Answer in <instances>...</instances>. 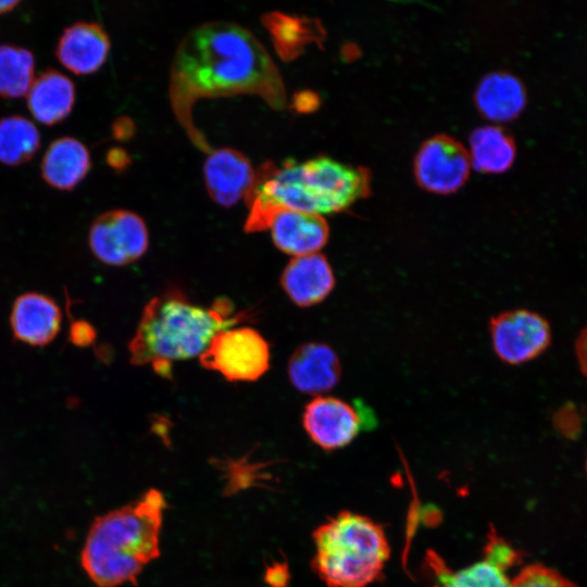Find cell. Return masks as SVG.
Returning a JSON list of instances; mask_svg holds the SVG:
<instances>
[{
	"instance_id": "obj_8",
	"label": "cell",
	"mask_w": 587,
	"mask_h": 587,
	"mask_svg": "<svg viewBox=\"0 0 587 587\" xmlns=\"http://www.w3.org/2000/svg\"><path fill=\"white\" fill-rule=\"evenodd\" d=\"M88 243L99 261L122 266L145 254L149 234L141 216L129 210L116 209L102 213L92 222Z\"/></svg>"
},
{
	"instance_id": "obj_11",
	"label": "cell",
	"mask_w": 587,
	"mask_h": 587,
	"mask_svg": "<svg viewBox=\"0 0 587 587\" xmlns=\"http://www.w3.org/2000/svg\"><path fill=\"white\" fill-rule=\"evenodd\" d=\"M255 171L241 151L222 147L212 149L203 163L209 196L222 207H232L250 190Z\"/></svg>"
},
{
	"instance_id": "obj_23",
	"label": "cell",
	"mask_w": 587,
	"mask_h": 587,
	"mask_svg": "<svg viewBox=\"0 0 587 587\" xmlns=\"http://www.w3.org/2000/svg\"><path fill=\"white\" fill-rule=\"evenodd\" d=\"M35 79V58L30 50L11 45H0V97L26 96Z\"/></svg>"
},
{
	"instance_id": "obj_10",
	"label": "cell",
	"mask_w": 587,
	"mask_h": 587,
	"mask_svg": "<svg viewBox=\"0 0 587 587\" xmlns=\"http://www.w3.org/2000/svg\"><path fill=\"white\" fill-rule=\"evenodd\" d=\"M471 160L466 149L454 138L436 135L423 142L414 160L417 184L434 193H452L466 182Z\"/></svg>"
},
{
	"instance_id": "obj_34",
	"label": "cell",
	"mask_w": 587,
	"mask_h": 587,
	"mask_svg": "<svg viewBox=\"0 0 587 587\" xmlns=\"http://www.w3.org/2000/svg\"><path fill=\"white\" fill-rule=\"evenodd\" d=\"M586 473H587V459H586Z\"/></svg>"
},
{
	"instance_id": "obj_17",
	"label": "cell",
	"mask_w": 587,
	"mask_h": 587,
	"mask_svg": "<svg viewBox=\"0 0 587 587\" xmlns=\"http://www.w3.org/2000/svg\"><path fill=\"white\" fill-rule=\"evenodd\" d=\"M75 96V85L68 76L47 68L35 76L26 93L27 108L36 121L54 125L71 113Z\"/></svg>"
},
{
	"instance_id": "obj_21",
	"label": "cell",
	"mask_w": 587,
	"mask_h": 587,
	"mask_svg": "<svg viewBox=\"0 0 587 587\" xmlns=\"http://www.w3.org/2000/svg\"><path fill=\"white\" fill-rule=\"evenodd\" d=\"M471 165L483 173L498 174L508 171L516 155L513 138L501 127L482 126L470 136Z\"/></svg>"
},
{
	"instance_id": "obj_2",
	"label": "cell",
	"mask_w": 587,
	"mask_h": 587,
	"mask_svg": "<svg viewBox=\"0 0 587 587\" xmlns=\"http://www.w3.org/2000/svg\"><path fill=\"white\" fill-rule=\"evenodd\" d=\"M371 191V175L361 166L320 155L304 162L271 160L255 171L253 184L245 197L249 213L243 228L248 233L270 228L284 209L314 214L338 213Z\"/></svg>"
},
{
	"instance_id": "obj_9",
	"label": "cell",
	"mask_w": 587,
	"mask_h": 587,
	"mask_svg": "<svg viewBox=\"0 0 587 587\" xmlns=\"http://www.w3.org/2000/svg\"><path fill=\"white\" fill-rule=\"evenodd\" d=\"M489 334L496 355L511 365L523 364L539 357L551 341L548 321L526 309L495 315L489 322Z\"/></svg>"
},
{
	"instance_id": "obj_19",
	"label": "cell",
	"mask_w": 587,
	"mask_h": 587,
	"mask_svg": "<svg viewBox=\"0 0 587 587\" xmlns=\"http://www.w3.org/2000/svg\"><path fill=\"white\" fill-rule=\"evenodd\" d=\"M477 110L494 122H509L517 117L526 104L522 82L508 72H492L479 82L475 95Z\"/></svg>"
},
{
	"instance_id": "obj_18",
	"label": "cell",
	"mask_w": 587,
	"mask_h": 587,
	"mask_svg": "<svg viewBox=\"0 0 587 587\" xmlns=\"http://www.w3.org/2000/svg\"><path fill=\"white\" fill-rule=\"evenodd\" d=\"M91 158L78 139L60 137L50 142L41 160L43 180L58 190H72L88 174Z\"/></svg>"
},
{
	"instance_id": "obj_30",
	"label": "cell",
	"mask_w": 587,
	"mask_h": 587,
	"mask_svg": "<svg viewBox=\"0 0 587 587\" xmlns=\"http://www.w3.org/2000/svg\"><path fill=\"white\" fill-rule=\"evenodd\" d=\"M135 127L133 121L127 116L117 117L112 124L113 137L118 140H125L134 134Z\"/></svg>"
},
{
	"instance_id": "obj_29",
	"label": "cell",
	"mask_w": 587,
	"mask_h": 587,
	"mask_svg": "<svg viewBox=\"0 0 587 587\" xmlns=\"http://www.w3.org/2000/svg\"><path fill=\"white\" fill-rule=\"evenodd\" d=\"M105 160L107 163L115 171H123L130 163L128 153L120 147H114L108 150Z\"/></svg>"
},
{
	"instance_id": "obj_1",
	"label": "cell",
	"mask_w": 587,
	"mask_h": 587,
	"mask_svg": "<svg viewBox=\"0 0 587 587\" xmlns=\"http://www.w3.org/2000/svg\"><path fill=\"white\" fill-rule=\"evenodd\" d=\"M240 93L257 95L275 110L286 107L285 85L266 48L248 28L230 21L191 28L174 54L170 100L176 118L201 151L212 148L193 123L196 101Z\"/></svg>"
},
{
	"instance_id": "obj_33",
	"label": "cell",
	"mask_w": 587,
	"mask_h": 587,
	"mask_svg": "<svg viewBox=\"0 0 587 587\" xmlns=\"http://www.w3.org/2000/svg\"><path fill=\"white\" fill-rule=\"evenodd\" d=\"M18 4V0H0V15L14 10Z\"/></svg>"
},
{
	"instance_id": "obj_27",
	"label": "cell",
	"mask_w": 587,
	"mask_h": 587,
	"mask_svg": "<svg viewBox=\"0 0 587 587\" xmlns=\"http://www.w3.org/2000/svg\"><path fill=\"white\" fill-rule=\"evenodd\" d=\"M95 330L91 325L85 321L73 322L70 328L71 341L79 347L88 346L95 339Z\"/></svg>"
},
{
	"instance_id": "obj_26",
	"label": "cell",
	"mask_w": 587,
	"mask_h": 587,
	"mask_svg": "<svg viewBox=\"0 0 587 587\" xmlns=\"http://www.w3.org/2000/svg\"><path fill=\"white\" fill-rule=\"evenodd\" d=\"M485 558L508 571L520 562L521 554L503 538L492 534L485 548Z\"/></svg>"
},
{
	"instance_id": "obj_4",
	"label": "cell",
	"mask_w": 587,
	"mask_h": 587,
	"mask_svg": "<svg viewBox=\"0 0 587 587\" xmlns=\"http://www.w3.org/2000/svg\"><path fill=\"white\" fill-rule=\"evenodd\" d=\"M243 315L225 298L203 307L175 291L154 297L129 341L130 362L150 365L167 377L173 362L200 357L216 334L238 324Z\"/></svg>"
},
{
	"instance_id": "obj_15",
	"label": "cell",
	"mask_w": 587,
	"mask_h": 587,
	"mask_svg": "<svg viewBox=\"0 0 587 587\" xmlns=\"http://www.w3.org/2000/svg\"><path fill=\"white\" fill-rule=\"evenodd\" d=\"M280 285L297 305L308 308L325 300L335 287V275L321 253L296 257L284 268Z\"/></svg>"
},
{
	"instance_id": "obj_22",
	"label": "cell",
	"mask_w": 587,
	"mask_h": 587,
	"mask_svg": "<svg viewBox=\"0 0 587 587\" xmlns=\"http://www.w3.org/2000/svg\"><path fill=\"white\" fill-rule=\"evenodd\" d=\"M40 147L36 125L22 115L0 118V162L16 166L29 161Z\"/></svg>"
},
{
	"instance_id": "obj_20",
	"label": "cell",
	"mask_w": 587,
	"mask_h": 587,
	"mask_svg": "<svg viewBox=\"0 0 587 587\" xmlns=\"http://www.w3.org/2000/svg\"><path fill=\"white\" fill-rule=\"evenodd\" d=\"M273 45L284 60H292L304 51L308 45L321 43L325 32L316 18L271 11L262 16Z\"/></svg>"
},
{
	"instance_id": "obj_6",
	"label": "cell",
	"mask_w": 587,
	"mask_h": 587,
	"mask_svg": "<svg viewBox=\"0 0 587 587\" xmlns=\"http://www.w3.org/2000/svg\"><path fill=\"white\" fill-rule=\"evenodd\" d=\"M270 346L255 329L226 328L216 334L200 355L202 366L229 382H253L270 366Z\"/></svg>"
},
{
	"instance_id": "obj_14",
	"label": "cell",
	"mask_w": 587,
	"mask_h": 587,
	"mask_svg": "<svg viewBox=\"0 0 587 587\" xmlns=\"http://www.w3.org/2000/svg\"><path fill=\"white\" fill-rule=\"evenodd\" d=\"M10 326L17 340L42 347L58 335L61 310L50 297L39 292H26L18 296L12 305Z\"/></svg>"
},
{
	"instance_id": "obj_12",
	"label": "cell",
	"mask_w": 587,
	"mask_h": 587,
	"mask_svg": "<svg viewBox=\"0 0 587 587\" xmlns=\"http://www.w3.org/2000/svg\"><path fill=\"white\" fill-rule=\"evenodd\" d=\"M110 48L109 35L100 24L80 21L64 28L57 42L55 55L68 71L86 75L104 64Z\"/></svg>"
},
{
	"instance_id": "obj_31",
	"label": "cell",
	"mask_w": 587,
	"mask_h": 587,
	"mask_svg": "<svg viewBox=\"0 0 587 587\" xmlns=\"http://www.w3.org/2000/svg\"><path fill=\"white\" fill-rule=\"evenodd\" d=\"M575 353L582 373L587 379V327H585L576 338Z\"/></svg>"
},
{
	"instance_id": "obj_28",
	"label": "cell",
	"mask_w": 587,
	"mask_h": 587,
	"mask_svg": "<svg viewBox=\"0 0 587 587\" xmlns=\"http://www.w3.org/2000/svg\"><path fill=\"white\" fill-rule=\"evenodd\" d=\"M291 104L299 112H312L319 107L320 98L311 90H301L294 95Z\"/></svg>"
},
{
	"instance_id": "obj_7",
	"label": "cell",
	"mask_w": 587,
	"mask_h": 587,
	"mask_svg": "<svg viewBox=\"0 0 587 587\" xmlns=\"http://www.w3.org/2000/svg\"><path fill=\"white\" fill-rule=\"evenodd\" d=\"M302 422L310 439L333 451L351 444L375 424V416L361 401L350 403L333 396H319L304 408Z\"/></svg>"
},
{
	"instance_id": "obj_32",
	"label": "cell",
	"mask_w": 587,
	"mask_h": 587,
	"mask_svg": "<svg viewBox=\"0 0 587 587\" xmlns=\"http://www.w3.org/2000/svg\"><path fill=\"white\" fill-rule=\"evenodd\" d=\"M267 582L272 586L275 587H284L287 582L288 572L287 569L283 565L268 567L267 573Z\"/></svg>"
},
{
	"instance_id": "obj_25",
	"label": "cell",
	"mask_w": 587,
	"mask_h": 587,
	"mask_svg": "<svg viewBox=\"0 0 587 587\" xmlns=\"http://www.w3.org/2000/svg\"><path fill=\"white\" fill-rule=\"evenodd\" d=\"M510 587H577L575 583L554 569L544 564H530L511 580Z\"/></svg>"
},
{
	"instance_id": "obj_3",
	"label": "cell",
	"mask_w": 587,
	"mask_h": 587,
	"mask_svg": "<svg viewBox=\"0 0 587 587\" xmlns=\"http://www.w3.org/2000/svg\"><path fill=\"white\" fill-rule=\"evenodd\" d=\"M165 508L164 495L151 488L134 502L95 519L80 563L97 587L137 584L145 566L160 555Z\"/></svg>"
},
{
	"instance_id": "obj_16",
	"label": "cell",
	"mask_w": 587,
	"mask_h": 587,
	"mask_svg": "<svg viewBox=\"0 0 587 587\" xmlns=\"http://www.w3.org/2000/svg\"><path fill=\"white\" fill-rule=\"evenodd\" d=\"M270 228L274 245L294 258L319 253L329 236L328 224L322 215L298 210H280Z\"/></svg>"
},
{
	"instance_id": "obj_13",
	"label": "cell",
	"mask_w": 587,
	"mask_h": 587,
	"mask_svg": "<svg viewBox=\"0 0 587 587\" xmlns=\"http://www.w3.org/2000/svg\"><path fill=\"white\" fill-rule=\"evenodd\" d=\"M287 371L297 390L316 397L333 389L341 377V364L335 350L315 341L303 344L292 352Z\"/></svg>"
},
{
	"instance_id": "obj_24",
	"label": "cell",
	"mask_w": 587,
	"mask_h": 587,
	"mask_svg": "<svg viewBox=\"0 0 587 587\" xmlns=\"http://www.w3.org/2000/svg\"><path fill=\"white\" fill-rule=\"evenodd\" d=\"M433 587H510L508 571L484 558L472 565L451 572L442 566Z\"/></svg>"
},
{
	"instance_id": "obj_5",
	"label": "cell",
	"mask_w": 587,
	"mask_h": 587,
	"mask_svg": "<svg viewBox=\"0 0 587 587\" xmlns=\"http://www.w3.org/2000/svg\"><path fill=\"white\" fill-rule=\"evenodd\" d=\"M312 567L328 587H366L390 554L383 527L367 516L340 512L313 533Z\"/></svg>"
}]
</instances>
